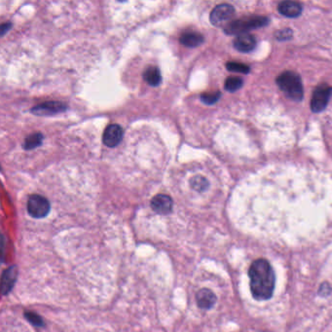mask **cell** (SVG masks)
Instances as JSON below:
<instances>
[{"label":"cell","mask_w":332,"mask_h":332,"mask_svg":"<svg viewBox=\"0 0 332 332\" xmlns=\"http://www.w3.org/2000/svg\"><path fill=\"white\" fill-rule=\"evenodd\" d=\"M249 277L251 291L256 300H269L273 296L276 276L268 260L264 258L254 260L249 269Z\"/></svg>","instance_id":"1"},{"label":"cell","mask_w":332,"mask_h":332,"mask_svg":"<svg viewBox=\"0 0 332 332\" xmlns=\"http://www.w3.org/2000/svg\"><path fill=\"white\" fill-rule=\"evenodd\" d=\"M279 88L292 100L301 101L304 95L303 85L300 76L293 71H285L276 80Z\"/></svg>","instance_id":"2"},{"label":"cell","mask_w":332,"mask_h":332,"mask_svg":"<svg viewBox=\"0 0 332 332\" xmlns=\"http://www.w3.org/2000/svg\"><path fill=\"white\" fill-rule=\"evenodd\" d=\"M269 23L268 18L262 16H252L247 18H242L233 22L228 23L224 27V32L226 34H243L248 33L249 31L263 28Z\"/></svg>","instance_id":"3"},{"label":"cell","mask_w":332,"mask_h":332,"mask_svg":"<svg viewBox=\"0 0 332 332\" xmlns=\"http://www.w3.org/2000/svg\"><path fill=\"white\" fill-rule=\"evenodd\" d=\"M51 209L50 202L41 195H32L28 201L29 214L33 218L46 217Z\"/></svg>","instance_id":"4"},{"label":"cell","mask_w":332,"mask_h":332,"mask_svg":"<svg viewBox=\"0 0 332 332\" xmlns=\"http://www.w3.org/2000/svg\"><path fill=\"white\" fill-rule=\"evenodd\" d=\"M331 95V88L326 84L319 85L313 94L311 99V109L315 113L323 111L328 104Z\"/></svg>","instance_id":"5"},{"label":"cell","mask_w":332,"mask_h":332,"mask_svg":"<svg viewBox=\"0 0 332 332\" xmlns=\"http://www.w3.org/2000/svg\"><path fill=\"white\" fill-rule=\"evenodd\" d=\"M235 15V9L230 4L217 5L210 13L209 21L215 27H220Z\"/></svg>","instance_id":"6"},{"label":"cell","mask_w":332,"mask_h":332,"mask_svg":"<svg viewBox=\"0 0 332 332\" xmlns=\"http://www.w3.org/2000/svg\"><path fill=\"white\" fill-rule=\"evenodd\" d=\"M66 108V104L61 101H48L34 106L32 109V112L39 116H49L65 111Z\"/></svg>","instance_id":"7"},{"label":"cell","mask_w":332,"mask_h":332,"mask_svg":"<svg viewBox=\"0 0 332 332\" xmlns=\"http://www.w3.org/2000/svg\"><path fill=\"white\" fill-rule=\"evenodd\" d=\"M124 132L121 126L117 124H111L107 126L103 133L102 141L103 143L108 147H115L117 146L121 141L123 140Z\"/></svg>","instance_id":"8"},{"label":"cell","mask_w":332,"mask_h":332,"mask_svg":"<svg viewBox=\"0 0 332 332\" xmlns=\"http://www.w3.org/2000/svg\"><path fill=\"white\" fill-rule=\"evenodd\" d=\"M150 206H151V208L156 213L161 214V215H167L172 212L174 203H173V199L170 196L159 194L153 197V199L151 200Z\"/></svg>","instance_id":"9"},{"label":"cell","mask_w":332,"mask_h":332,"mask_svg":"<svg viewBox=\"0 0 332 332\" xmlns=\"http://www.w3.org/2000/svg\"><path fill=\"white\" fill-rule=\"evenodd\" d=\"M17 279H18V267L16 265L10 266L2 273L1 292L3 296L11 292V290L15 286Z\"/></svg>","instance_id":"10"},{"label":"cell","mask_w":332,"mask_h":332,"mask_svg":"<svg viewBox=\"0 0 332 332\" xmlns=\"http://www.w3.org/2000/svg\"><path fill=\"white\" fill-rule=\"evenodd\" d=\"M196 302L200 309L210 310L216 303V295L208 288H202L196 294Z\"/></svg>","instance_id":"11"},{"label":"cell","mask_w":332,"mask_h":332,"mask_svg":"<svg viewBox=\"0 0 332 332\" xmlns=\"http://www.w3.org/2000/svg\"><path fill=\"white\" fill-rule=\"evenodd\" d=\"M256 46V39L251 33H243L234 40V47L242 53L252 52Z\"/></svg>","instance_id":"12"},{"label":"cell","mask_w":332,"mask_h":332,"mask_svg":"<svg viewBox=\"0 0 332 332\" xmlns=\"http://www.w3.org/2000/svg\"><path fill=\"white\" fill-rule=\"evenodd\" d=\"M279 12L287 18H297L302 13V6L295 1H283L279 4Z\"/></svg>","instance_id":"13"},{"label":"cell","mask_w":332,"mask_h":332,"mask_svg":"<svg viewBox=\"0 0 332 332\" xmlns=\"http://www.w3.org/2000/svg\"><path fill=\"white\" fill-rule=\"evenodd\" d=\"M179 41L182 45L186 47L195 48V47L200 46L204 42V36L198 32H184L180 36Z\"/></svg>","instance_id":"14"},{"label":"cell","mask_w":332,"mask_h":332,"mask_svg":"<svg viewBox=\"0 0 332 332\" xmlns=\"http://www.w3.org/2000/svg\"><path fill=\"white\" fill-rule=\"evenodd\" d=\"M143 79L150 86L156 87L162 82L161 71L156 66H149L143 73Z\"/></svg>","instance_id":"15"},{"label":"cell","mask_w":332,"mask_h":332,"mask_svg":"<svg viewBox=\"0 0 332 332\" xmlns=\"http://www.w3.org/2000/svg\"><path fill=\"white\" fill-rule=\"evenodd\" d=\"M42 142H43V135L40 133H35V134L29 136L26 139L23 146L26 150H31V149H34V148L40 146Z\"/></svg>","instance_id":"16"},{"label":"cell","mask_w":332,"mask_h":332,"mask_svg":"<svg viewBox=\"0 0 332 332\" xmlns=\"http://www.w3.org/2000/svg\"><path fill=\"white\" fill-rule=\"evenodd\" d=\"M24 316L32 325H33L35 327H44L45 326L44 318L35 312L26 311L24 313Z\"/></svg>","instance_id":"17"},{"label":"cell","mask_w":332,"mask_h":332,"mask_svg":"<svg viewBox=\"0 0 332 332\" xmlns=\"http://www.w3.org/2000/svg\"><path fill=\"white\" fill-rule=\"evenodd\" d=\"M244 85V80L240 77H228L225 81L224 88L227 92L234 93L240 90Z\"/></svg>","instance_id":"18"},{"label":"cell","mask_w":332,"mask_h":332,"mask_svg":"<svg viewBox=\"0 0 332 332\" xmlns=\"http://www.w3.org/2000/svg\"><path fill=\"white\" fill-rule=\"evenodd\" d=\"M191 186L193 189H195L196 191H199V192H202V191H205L207 186H208V182L207 180L203 177V176H195L191 179V182H190Z\"/></svg>","instance_id":"19"},{"label":"cell","mask_w":332,"mask_h":332,"mask_svg":"<svg viewBox=\"0 0 332 332\" xmlns=\"http://www.w3.org/2000/svg\"><path fill=\"white\" fill-rule=\"evenodd\" d=\"M226 67L229 71L232 72H239L243 74H247L250 72V67L242 63H236V62H229L226 64Z\"/></svg>","instance_id":"20"},{"label":"cell","mask_w":332,"mask_h":332,"mask_svg":"<svg viewBox=\"0 0 332 332\" xmlns=\"http://www.w3.org/2000/svg\"><path fill=\"white\" fill-rule=\"evenodd\" d=\"M220 96H221L220 92L206 93V94H203V95H201V100H202L205 104L211 105V104H214L215 102H217L218 99L220 98Z\"/></svg>","instance_id":"21"},{"label":"cell","mask_w":332,"mask_h":332,"mask_svg":"<svg viewBox=\"0 0 332 332\" xmlns=\"http://www.w3.org/2000/svg\"><path fill=\"white\" fill-rule=\"evenodd\" d=\"M292 36V32L290 30H283L280 31L277 34L276 37L278 38V40H288L290 37Z\"/></svg>","instance_id":"22"},{"label":"cell","mask_w":332,"mask_h":332,"mask_svg":"<svg viewBox=\"0 0 332 332\" xmlns=\"http://www.w3.org/2000/svg\"><path fill=\"white\" fill-rule=\"evenodd\" d=\"M318 292H319L320 295L326 296V295H328L331 292V287H330V285L327 283H324V284H322L320 285V288H319Z\"/></svg>","instance_id":"23"},{"label":"cell","mask_w":332,"mask_h":332,"mask_svg":"<svg viewBox=\"0 0 332 332\" xmlns=\"http://www.w3.org/2000/svg\"><path fill=\"white\" fill-rule=\"evenodd\" d=\"M12 28V24L11 23H5L1 26V34L4 35L10 29Z\"/></svg>","instance_id":"24"}]
</instances>
